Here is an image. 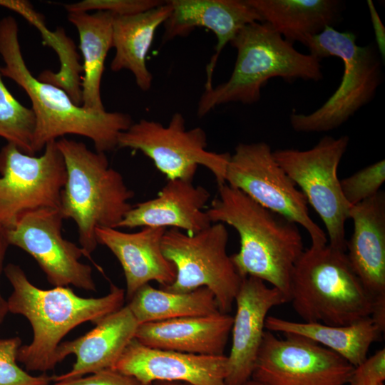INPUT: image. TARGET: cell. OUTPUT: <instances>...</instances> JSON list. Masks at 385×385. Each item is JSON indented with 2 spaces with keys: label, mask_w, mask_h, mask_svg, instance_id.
<instances>
[{
  "label": "cell",
  "mask_w": 385,
  "mask_h": 385,
  "mask_svg": "<svg viewBox=\"0 0 385 385\" xmlns=\"http://www.w3.org/2000/svg\"><path fill=\"white\" fill-rule=\"evenodd\" d=\"M18 25L12 16L0 21V54L5 63L2 76L16 83L26 93L35 116L32 148L34 153L59 137L72 134L93 142L96 151L118 148L120 134L133 123L122 112H96L76 104L62 88L34 76L24 59L18 37Z\"/></svg>",
  "instance_id": "obj_1"
},
{
  "label": "cell",
  "mask_w": 385,
  "mask_h": 385,
  "mask_svg": "<svg viewBox=\"0 0 385 385\" xmlns=\"http://www.w3.org/2000/svg\"><path fill=\"white\" fill-rule=\"evenodd\" d=\"M206 212L212 222L226 223L239 234L240 250L230 256L238 274L270 283L289 300L292 272L304 250L299 225L227 183L218 185Z\"/></svg>",
  "instance_id": "obj_2"
},
{
  "label": "cell",
  "mask_w": 385,
  "mask_h": 385,
  "mask_svg": "<svg viewBox=\"0 0 385 385\" xmlns=\"http://www.w3.org/2000/svg\"><path fill=\"white\" fill-rule=\"evenodd\" d=\"M4 273L13 288L6 300L8 312L25 317L33 329L32 342L21 346L17 353V361L29 371L53 369L58 364L57 348L66 334L83 322L96 324L123 307L125 290L113 284L105 296L83 298L67 287H36L12 263L5 267Z\"/></svg>",
  "instance_id": "obj_3"
},
{
  "label": "cell",
  "mask_w": 385,
  "mask_h": 385,
  "mask_svg": "<svg viewBox=\"0 0 385 385\" xmlns=\"http://www.w3.org/2000/svg\"><path fill=\"white\" fill-rule=\"evenodd\" d=\"M230 43L237 51L234 69L227 81L205 89L197 104L200 118L220 105L257 103L270 78L293 82L323 78L319 58L298 51L265 22L246 25Z\"/></svg>",
  "instance_id": "obj_4"
},
{
  "label": "cell",
  "mask_w": 385,
  "mask_h": 385,
  "mask_svg": "<svg viewBox=\"0 0 385 385\" xmlns=\"http://www.w3.org/2000/svg\"><path fill=\"white\" fill-rule=\"evenodd\" d=\"M56 142L66 169L59 210L63 219L76 222L84 256L91 258L98 244L96 229L118 228L133 207L129 200L134 192L110 167L104 153L66 138Z\"/></svg>",
  "instance_id": "obj_5"
},
{
  "label": "cell",
  "mask_w": 385,
  "mask_h": 385,
  "mask_svg": "<svg viewBox=\"0 0 385 385\" xmlns=\"http://www.w3.org/2000/svg\"><path fill=\"white\" fill-rule=\"evenodd\" d=\"M289 302L303 322L334 326L371 317L376 306L346 252L329 244L303 251L292 272Z\"/></svg>",
  "instance_id": "obj_6"
},
{
  "label": "cell",
  "mask_w": 385,
  "mask_h": 385,
  "mask_svg": "<svg viewBox=\"0 0 385 385\" xmlns=\"http://www.w3.org/2000/svg\"><path fill=\"white\" fill-rule=\"evenodd\" d=\"M351 31L327 26L304 43L319 58L335 56L344 66L342 81L319 108L309 113L293 112L289 122L299 133L327 132L339 128L375 96L382 83V60L372 44L359 46Z\"/></svg>",
  "instance_id": "obj_7"
},
{
  "label": "cell",
  "mask_w": 385,
  "mask_h": 385,
  "mask_svg": "<svg viewBox=\"0 0 385 385\" xmlns=\"http://www.w3.org/2000/svg\"><path fill=\"white\" fill-rule=\"evenodd\" d=\"M228 239L222 222L195 234L177 228L166 230L161 240L162 251L175 265L176 276L170 285L162 289L185 293L206 287L214 294L219 310L229 314L242 277L227 253Z\"/></svg>",
  "instance_id": "obj_8"
},
{
  "label": "cell",
  "mask_w": 385,
  "mask_h": 385,
  "mask_svg": "<svg viewBox=\"0 0 385 385\" xmlns=\"http://www.w3.org/2000/svg\"><path fill=\"white\" fill-rule=\"evenodd\" d=\"M349 143L348 135H326L312 148L273 151L278 164L305 195L323 222L329 245L346 252L345 223L351 205L341 189L337 170Z\"/></svg>",
  "instance_id": "obj_9"
},
{
  "label": "cell",
  "mask_w": 385,
  "mask_h": 385,
  "mask_svg": "<svg viewBox=\"0 0 385 385\" xmlns=\"http://www.w3.org/2000/svg\"><path fill=\"white\" fill-rule=\"evenodd\" d=\"M225 183L303 227L312 245L327 244L325 232L310 216L305 195L278 164L267 143H239L230 154Z\"/></svg>",
  "instance_id": "obj_10"
},
{
  "label": "cell",
  "mask_w": 385,
  "mask_h": 385,
  "mask_svg": "<svg viewBox=\"0 0 385 385\" xmlns=\"http://www.w3.org/2000/svg\"><path fill=\"white\" fill-rule=\"evenodd\" d=\"M207 135L200 127L186 130L185 118L175 113L165 126L155 120L140 119L122 132L118 148L142 152L168 180L192 182L198 165L208 169L218 185L225 183L229 153L207 150Z\"/></svg>",
  "instance_id": "obj_11"
},
{
  "label": "cell",
  "mask_w": 385,
  "mask_h": 385,
  "mask_svg": "<svg viewBox=\"0 0 385 385\" xmlns=\"http://www.w3.org/2000/svg\"><path fill=\"white\" fill-rule=\"evenodd\" d=\"M0 227L13 228L25 213L59 209L66 169L56 140L40 156L23 153L8 143L0 150Z\"/></svg>",
  "instance_id": "obj_12"
},
{
  "label": "cell",
  "mask_w": 385,
  "mask_h": 385,
  "mask_svg": "<svg viewBox=\"0 0 385 385\" xmlns=\"http://www.w3.org/2000/svg\"><path fill=\"white\" fill-rule=\"evenodd\" d=\"M266 330L251 379L265 385H348L354 367L304 337Z\"/></svg>",
  "instance_id": "obj_13"
},
{
  "label": "cell",
  "mask_w": 385,
  "mask_h": 385,
  "mask_svg": "<svg viewBox=\"0 0 385 385\" xmlns=\"http://www.w3.org/2000/svg\"><path fill=\"white\" fill-rule=\"evenodd\" d=\"M63 220L59 209L28 212L6 230L8 242L32 256L55 287L72 284L96 292L91 266L80 262L82 248L62 235Z\"/></svg>",
  "instance_id": "obj_14"
},
{
  "label": "cell",
  "mask_w": 385,
  "mask_h": 385,
  "mask_svg": "<svg viewBox=\"0 0 385 385\" xmlns=\"http://www.w3.org/2000/svg\"><path fill=\"white\" fill-rule=\"evenodd\" d=\"M289 302L279 289L258 278H242L235 299L236 312L231 329L232 344L227 356L226 385H241L250 379L271 309Z\"/></svg>",
  "instance_id": "obj_15"
},
{
  "label": "cell",
  "mask_w": 385,
  "mask_h": 385,
  "mask_svg": "<svg viewBox=\"0 0 385 385\" xmlns=\"http://www.w3.org/2000/svg\"><path fill=\"white\" fill-rule=\"evenodd\" d=\"M143 385L180 381L192 385H226L227 356L201 355L151 348L135 338L113 368Z\"/></svg>",
  "instance_id": "obj_16"
},
{
  "label": "cell",
  "mask_w": 385,
  "mask_h": 385,
  "mask_svg": "<svg viewBox=\"0 0 385 385\" xmlns=\"http://www.w3.org/2000/svg\"><path fill=\"white\" fill-rule=\"evenodd\" d=\"M172 11L164 23L163 42L185 36L196 27L211 31L217 38L215 53L206 68L205 89L213 86L212 78L217 59L227 43L246 25L263 22L246 0H170Z\"/></svg>",
  "instance_id": "obj_17"
},
{
  "label": "cell",
  "mask_w": 385,
  "mask_h": 385,
  "mask_svg": "<svg viewBox=\"0 0 385 385\" xmlns=\"http://www.w3.org/2000/svg\"><path fill=\"white\" fill-rule=\"evenodd\" d=\"M166 230L145 227L139 232L128 233L113 227L96 229L98 243L107 247L121 265L128 299L150 281L157 282L162 287L174 282L175 265L164 256L161 247Z\"/></svg>",
  "instance_id": "obj_18"
},
{
  "label": "cell",
  "mask_w": 385,
  "mask_h": 385,
  "mask_svg": "<svg viewBox=\"0 0 385 385\" xmlns=\"http://www.w3.org/2000/svg\"><path fill=\"white\" fill-rule=\"evenodd\" d=\"M353 232L346 240L349 262L376 303H385V193L351 207Z\"/></svg>",
  "instance_id": "obj_19"
},
{
  "label": "cell",
  "mask_w": 385,
  "mask_h": 385,
  "mask_svg": "<svg viewBox=\"0 0 385 385\" xmlns=\"http://www.w3.org/2000/svg\"><path fill=\"white\" fill-rule=\"evenodd\" d=\"M138 325L126 305L103 317L86 334L61 343L56 350L57 362L71 354L76 360L68 372L53 376V381L79 378L113 369L127 345L135 338Z\"/></svg>",
  "instance_id": "obj_20"
},
{
  "label": "cell",
  "mask_w": 385,
  "mask_h": 385,
  "mask_svg": "<svg viewBox=\"0 0 385 385\" xmlns=\"http://www.w3.org/2000/svg\"><path fill=\"white\" fill-rule=\"evenodd\" d=\"M210 197L207 189L191 181L168 180L157 197L133 206L118 227H169L195 234L212 223L202 210Z\"/></svg>",
  "instance_id": "obj_21"
},
{
  "label": "cell",
  "mask_w": 385,
  "mask_h": 385,
  "mask_svg": "<svg viewBox=\"0 0 385 385\" xmlns=\"http://www.w3.org/2000/svg\"><path fill=\"white\" fill-rule=\"evenodd\" d=\"M233 317L216 314L177 318L138 325L135 339L145 346L180 352L223 355Z\"/></svg>",
  "instance_id": "obj_22"
},
{
  "label": "cell",
  "mask_w": 385,
  "mask_h": 385,
  "mask_svg": "<svg viewBox=\"0 0 385 385\" xmlns=\"http://www.w3.org/2000/svg\"><path fill=\"white\" fill-rule=\"evenodd\" d=\"M172 7L168 1L148 11L126 16L115 15L113 22L112 48L115 56L111 69L129 70L140 89L148 91L153 76L146 59L157 29L169 17Z\"/></svg>",
  "instance_id": "obj_23"
},
{
  "label": "cell",
  "mask_w": 385,
  "mask_h": 385,
  "mask_svg": "<svg viewBox=\"0 0 385 385\" xmlns=\"http://www.w3.org/2000/svg\"><path fill=\"white\" fill-rule=\"evenodd\" d=\"M262 21L291 43L303 45L341 17L342 2L338 0H246Z\"/></svg>",
  "instance_id": "obj_24"
},
{
  "label": "cell",
  "mask_w": 385,
  "mask_h": 385,
  "mask_svg": "<svg viewBox=\"0 0 385 385\" xmlns=\"http://www.w3.org/2000/svg\"><path fill=\"white\" fill-rule=\"evenodd\" d=\"M265 329L309 339L337 354L354 368L365 361L369 347L383 332L371 317L349 325L334 326L267 316Z\"/></svg>",
  "instance_id": "obj_25"
},
{
  "label": "cell",
  "mask_w": 385,
  "mask_h": 385,
  "mask_svg": "<svg viewBox=\"0 0 385 385\" xmlns=\"http://www.w3.org/2000/svg\"><path fill=\"white\" fill-rule=\"evenodd\" d=\"M115 14L107 11L70 12L68 21L79 35L80 49L83 55V73L81 106L88 110L103 112L101 85L105 61L112 48L113 22Z\"/></svg>",
  "instance_id": "obj_26"
},
{
  "label": "cell",
  "mask_w": 385,
  "mask_h": 385,
  "mask_svg": "<svg viewBox=\"0 0 385 385\" xmlns=\"http://www.w3.org/2000/svg\"><path fill=\"white\" fill-rule=\"evenodd\" d=\"M128 300L127 306L139 324L220 312L214 294L206 287L175 293L146 284Z\"/></svg>",
  "instance_id": "obj_27"
},
{
  "label": "cell",
  "mask_w": 385,
  "mask_h": 385,
  "mask_svg": "<svg viewBox=\"0 0 385 385\" xmlns=\"http://www.w3.org/2000/svg\"><path fill=\"white\" fill-rule=\"evenodd\" d=\"M0 71V137L23 153L34 155L32 141L35 116L31 108L18 101L4 85Z\"/></svg>",
  "instance_id": "obj_28"
},
{
  "label": "cell",
  "mask_w": 385,
  "mask_h": 385,
  "mask_svg": "<svg viewBox=\"0 0 385 385\" xmlns=\"http://www.w3.org/2000/svg\"><path fill=\"white\" fill-rule=\"evenodd\" d=\"M384 181L385 161L383 159L340 180V185L345 200L353 206L376 195Z\"/></svg>",
  "instance_id": "obj_29"
},
{
  "label": "cell",
  "mask_w": 385,
  "mask_h": 385,
  "mask_svg": "<svg viewBox=\"0 0 385 385\" xmlns=\"http://www.w3.org/2000/svg\"><path fill=\"white\" fill-rule=\"evenodd\" d=\"M21 344V340L17 337L0 339V385L49 384L53 376H34L18 366L17 353Z\"/></svg>",
  "instance_id": "obj_30"
},
{
  "label": "cell",
  "mask_w": 385,
  "mask_h": 385,
  "mask_svg": "<svg viewBox=\"0 0 385 385\" xmlns=\"http://www.w3.org/2000/svg\"><path fill=\"white\" fill-rule=\"evenodd\" d=\"M163 3L158 0H83L64 6L68 13L96 11L126 16L148 11Z\"/></svg>",
  "instance_id": "obj_31"
},
{
  "label": "cell",
  "mask_w": 385,
  "mask_h": 385,
  "mask_svg": "<svg viewBox=\"0 0 385 385\" xmlns=\"http://www.w3.org/2000/svg\"><path fill=\"white\" fill-rule=\"evenodd\" d=\"M385 380V349L375 352L354 368L348 385H384Z\"/></svg>",
  "instance_id": "obj_32"
},
{
  "label": "cell",
  "mask_w": 385,
  "mask_h": 385,
  "mask_svg": "<svg viewBox=\"0 0 385 385\" xmlns=\"http://www.w3.org/2000/svg\"><path fill=\"white\" fill-rule=\"evenodd\" d=\"M54 385H143L135 378L113 369H105L86 377L56 381Z\"/></svg>",
  "instance_id": "obj_33"
},
{
  "label": "cell",
  "mask_w": 385,
  "mask_h": 385,
  "mask_svg": "<svg viewBox=\"0 0 385 385\" xmlns=\"http://www.w3.org/2000/svg\"><path fill=\"white\" fill-rule=\"evenodd\" d=\"M371 20L374 31L378 52L381 55V60L384 61L385 56V29L379 18L376 9L372 1H367Z\"/></svg>",
  "instance_id": "obj_34"
},
{
  "label": "cell",
  "mask_w": 385,
  "mask_h": 385,
  "mask_svg": "<svg viewBox=\"0 0 385 385\" xmlns=\"http://www.w3.org/2000/svg\"><path fill=\"white\" fill-rule=\"evenodd\" d=\"M9 246L6 230L0 227V274L3 269L4 260ZM8 312L7 301L3 297L0 292V324L2 323Z\"/></svg>",
  "instance_id": "obj_35"
},
{
  "label": "cell",
  "mask_w": 385,
  "mask_h": 385,
  "mask_svg": "<svg viewBox=\"0 0 385 385\" xmlns=\"http://www.w3.org/2000/svg\"><path fill=\"white\" fill-rule=\"evenodd\" d=\"M151 385H192L191 384L180 381H156Z\"/></svg>",
  "instance_id": "obj_36"
},
{
  "label": "cell",
  "mask_w": 385,
  "mask_h": 385,
  "mask_svg": "<svg viewBox=\"0 0 385 385\" xmlns=\"http://www.w3.org/2000/svg\"><path fill=\"white\" fill-rule=\"evenodd\" d=\"M241 385H265L256 380H254L252 379H250L245 381V383L242 384Z\"/></svg>",
  "instance_id": "obj_37"
},
{
  "label": "cell",
  "mask_w": 385,
  "mask_h": 385,
  "mask_svg": "<svg viewBox=\"0 0 385 385\" xmlns=\"http://www.w3.org/2000/svg\"><path fill=\"white\" fill-rule=\"evenodd\" d=\"M46 385H49V384H46Z\"/></svg>",
  "instance_id": "obj_38"
}]
</instances>
